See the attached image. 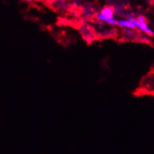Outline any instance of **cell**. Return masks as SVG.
<instances>
[{
	"label": "cell",
	"mask_w": 154,
	"mask_h": 154,
	"mask_svg": "<svg viewBox=\"0 0 154 154\" xmlns=\"http://www.w3.org/2000/svg\"><path fill=\"white\" fill-rule=\"evenodd\" d=\"M118 25L123 29H132V30H137L134 23L130 19H122L118 23Z\"/></svg>",
	"instance_id": "277c9868"
},
{
	"label": "cell",
	"mask_w": 154,
	"mask_h": 154,
	"mask_svg": "<svg viewBox=\"0 0 154 154\" xmlns=\"http://www.w3.org/2000/svg\"><path fill=\"white\" fill-rule=\"evenodd\" d=\"M128 19H130L137 27V29L139 30L140 32L144 33L146 35H149V37H153L154 35V33L153 31L150 29V27L148 25V23H140L137 20V18L134 17H129Z\"/></svg>",
	"instance_id": "6da1fadb"
},
{
	"label": "cell",
	"mask_w": 154,
	"mask_h": 154,
	"mask_svg": "<svg viewBox=\"0 0 154 154\" xmlns=\"http://www.w3.org/2000/svg\"><path fill=\"white\" fill-rule=\"evenodd\" d=\"M115 13H116L115 8L113 6H109V5L103 7L100 11V14H102L103 16H105L106 18H110V19L114 18Z\"/></svg>",
	"instance_id": "3957f363"
},
{
	"label": "cell",
	"mask_w": 154,
	"mask_h": 154,
	"mask_svg": "<svg viewBox=\"0 0 154 154\" xmlns=\"http://www.w3.org/2000/svg\"><path fill=\"white\" fill-rule=\"evenodd\" d=\"M137 18V20L140 23H148V19L146 17H145L144 15H138L137 17H135Z\"/></svg>",
	"instance_id": "5b68a950"
},
{
	"label": "cell",
	"mask_w": 154,
	"mask_h": 154,
	"mask_svg": "<svg viewBox=\"0 0 154 154\" xmlns=\"http://www.w3.org/2000/svg\"><path fill=\"white\" fill-rule=\"evenodd\" d=\"M94 18H95V20L97 22H100V23H106L108 25H112V26H117L118 25V23L119 21L118 20H115L114 18L110 19V18H106L105 16H103L102 14H100V12L98 13H95Z\"/></svg>",
	"instance_id": "7a4b0ae2"
}]
</instances>
